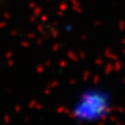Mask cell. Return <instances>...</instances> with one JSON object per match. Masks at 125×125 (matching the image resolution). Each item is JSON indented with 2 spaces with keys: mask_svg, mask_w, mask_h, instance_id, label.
<instances>
[{
  "mask_svg": "<svg viewBox=\"0 0 125 125\" xmlns=\"http://www.w3.org/2000/svg\"><path fill=\"white\" fill-rule=\"evenodd\" d=\"M113 109V100L106 91L91 88L80 94L71 108L72 116L80 121L93 122L109 116Z\"/></svg>",
  "mask_w": 125,
  "mask_h": 125,
  "instance_id": "obj_1",
  "label": "cell"
}]
</instances>
